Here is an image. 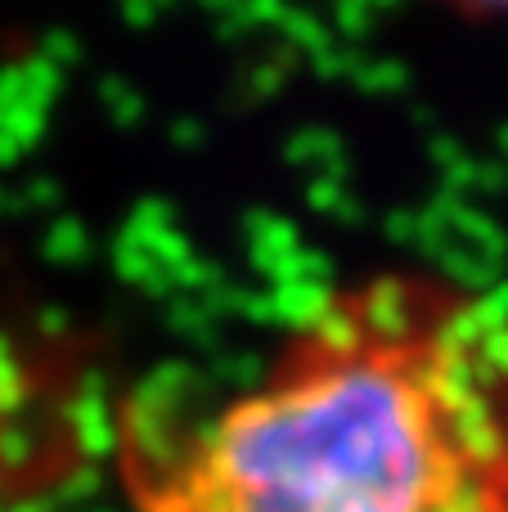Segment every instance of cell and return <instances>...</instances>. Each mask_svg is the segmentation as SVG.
<instances>
[{
	"label": "cell",
	"instance_id": "6da1fadb",
	"mask_svg": "<svg viewBox=\"0 0 508 512\" xmlns=\"http://www.w3.org/2000/svg\"><path fill=\"white\" fill-rule=\"evenodd\" d=\"M153 512H508V297L378 270L288 324Z\"/></svg>",
	"mask_w": 508,
	"mask_h": 512
},
{
	"label": "cell",
	"instance_id": "7a4b0ae2",
	"mask_svg": "<svg viewBox=\"0 0 508 512\" xmlns=\"http://www.w3.org/2000/svg\"><path fill=\"white\" fill-rule=\"evenodd\" d=\"M459 5H468V9H482V14H504V9H508V0H459Z\"/></svg>",
	"mask_w": 508,
	"mask_h": 512
}]
</instances>
